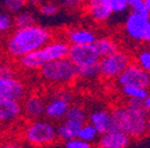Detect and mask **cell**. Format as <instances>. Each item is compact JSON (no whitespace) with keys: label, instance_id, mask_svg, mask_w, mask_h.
<instances>
[{"label":"cell","instance_id":"1","mask_svg":"<svg viewBox=\"0 0 150 148\" xmlns=\"http://www.w3.org/2000/svg\"><path fill=\"white\" fill-rule=\"evenodd\" d=\"M51 39L52 34L48 29L33 24L11 32L5 42V51L8 57L18 59L33 50L42 49Z\"/></svg>","mask_w":150,"mask_h":148},{"label":"cell","instance_id":"2","mask_svg":"<svg viewBox=\"0 0 150 148\" xmlns=\"http://www.w3.org/2000/svg\"><path fill=\"white\" fill-rule=\"evenodd\" d=\"M113 128L126 133L131 139H141L148 132V115L131 108L119 105L112 110Z\"/></svg>","mask_w":150,"mask_h":148},{"label":"cell","instance_id":"3","mask_svg":"<svg viewBox=\"0 0 150 148\" xmlns=\"http://www.w3.org/2000/svg\"><path fill=\"white\" fill-rule=\"evenodd\" d=\"M38 72L43 82L55 87H67L78 78L76 66L69 58L49 61L38 70Z\"/></svg>","mask_w":150,"mask_h":148},{"label":"cell","instance_id":"4","mask_svg":"<svg viewBox=\"0 0 150 148\" xmlns=\"http://www.w3.org/2000/svg\"><path fill=\"white\" fill-rule=\"evenodd\" d=\"M23 136L30 146L35 147L52 146L59 140L57 127L47 117L31 120L24 128Z\"/></svg>","mask_w":150,"mask_h":148},{"label":"cell","instance_id":"5","mask_svg":"<svg viewBox=\"0 0 150 148\" xmlns=\"http://www.w3.org/2000/svg\"><path fill=\"white\" fill-rule=\"evenodd\" d=\"M124 32L131 40L150 45V18L130 12L124 22Z\"/></svg>","mask_w":150,"mask_h":148},{"label":"cell","instance_id":"6","mask_svg":"<svg viewBox=\"0 0 150 148\" xmlns=\"http://www.w3.org/2000/svg\"><path fill=\"white\" fill-rule=\"evenodd\" d=\"M131 63L130 56L124 51H116L108 56L101 57L99 62L100 76L104 80H117L120 73Z\"/></svg>","mask_w":150,"mask_h":148},{"label":"cell","instance_id":"7","mask_svg":"<svg viewBox=\"0 0 150 148\" xmlns=\"http://www.w3.org/2000/svg\"><path fill=\"white\" fill-rule=\"evenodd\" d=\"M68 58L76 68L98 65L101 56L94 44L70 45Z\"/></svg>","mask_w":150,"mask_h":148},{"label":"cell","instance_id":"8","mask_svg":"<svg viewBox=\"0 0 150 148\" xmlns=\"http://www.w3.org/2000/svg\"><path fill=\"white\" fill-rule=\"evenodd\" d=\"M119 87L135 85L150 88V71L144 70L137 63H130L129 66L120 73L117 78Z\"/></svg>","mask_w":150,"mask_h":148},{"label":"cell","instance_id":"9","mask_svg":"<svg viewBox=\"0 0 150 148\" xmlns=\"http://www.w3.org/2000/svg\"><path fill=\"white\" fill-rule=\"evenodd\" d=\"M26 96L25 84L16 77H5L0 75V100L12 98L22 101Z\"/></svg>","mask_w":150,"mask_h":148},{"label":"cell","instance_id":"10","mask_svg":"<svg viewBox=\"0 0 150 148\" xmlns=\"http://www.w3.org/2000/svg\"><path fill=\"white\" fill-rule=\"evenodd\" d=\"M45 105L47 101L38 94L26 95L22 100L23 107V116H25L29 121L42 119L45 115Z\"/></svg>","mask_w":150,"mask_h":148},{"label":"cell","instance_id":"11","mask_svg":"<svg viewBox=\"0 0 150 148\" xmlns=\"http://www.w3.org/2000/svg\"><path fill=\"white\" fill-rule=\"evenodd\" d=\"M130 143L131 138L126 133L116 128H112L111 131L100 135L97 142L98 147L100 148H125L129 147Z\"/></svg>","mask_w":150,"mask_h":148},{"label":"cell","instance_id":"12","mask_svg":"<svg viewBox=\"0 0 150 148\" xmlns=\"http://www.w3.org/2000/svg\"><path fill=\"white\" fill-rule=\"evenodd\" d=\"M23 116L22 102L12 98L0 100V123H13Z\"/></svg>","mask_w":150,"mask_h":148},{"label":"cell","instance_id":"13","mask_svg":"<svg viewBox=\"0 0 150 148\" xmlns=\"http://www.w3.org/2000/svg\"><path fill=\"white\" fill-rule=\"evenodd\" d=\"M70 104L71 103L69 101L54 94L52 97L47 101L44 117H47L48 120H50L52 122H57V121L63 120Z\"/></svg>","mask_w":150,"mask_h":148},{"label":"cell","instance_id":"14","mask_svg":"<svg viewBox=\"0 0 150 148\" xmlns=\"http://www.w3.org/2000/svg\"><path fill=\"white\" fill-rule=\"evenodd\" d=\"M88 122L97 128V131L100 135L105 134L106 132L111 131L113 128L112 110H108L105 108H97L94 110H92L88 115Z\"/></svg>","mask_w":150,"mask_h":148},{"label":"cell","instance_id":"15","mask_svg":"<svg viewBox=\"0 0 150 148\" xmlns=\"http://www.w3.org/2000/svg\"><path fill=\"white\" fill-rule=\"evenodd\" d=\"M17 61H18V65L28 71H38L47 62H49L43 47L33 50L24 54V56L19 57Z\"/></svg>","mask_w":150,"mask_h":148},{"label":"cell","instance_id":"16","mask_svg":"<svg viewBox=\"0 0 150 148\" xmlns=\"http://www.w3.org/2000/svg\"><path fill=\"white\" fill-rule=\"evenodd\" d=\"M98 39L97 34L89 29L74 27L66 32V40L70 45H86L94 44Z\"/></svg>","mask_w":150,"mask_h":148},{"label":"cell","instance_id":"17","mask_svg":"<svg viewBox=\"0 0 150 148\" xmlns=\"http://www.w3.org/2000/svg\"><path fill=\"white\" fill-rule=\"evenodd\" d=\"M86 8L92 20L98 24L106 23L115 14L101 0H86Z\"/></svg>","mask_w":150,"mask_h":148},{"label":"cell","instance_id":"18","mask_svg":"<svg viewBox=\"0 0 150 148\" xmlns=\"http://www.w3.org/2000/svg\"><path fill=\"white\" fill-rule=\"evenodd\" d=\"M48 61H55V59H62L68 58L70 44L64 39H51L47 45L43 46Z\"/></svg>","mask_w":150,"mask_h":148},{"label":"cell","instance_id":"19","mask_svg":"<svg viewBox=\"0 0 150 148\" xmlns=\"http://www.w3.org/2000/svg\"><path fill=\"white\" fill-rule=\"evenodd\" d=\"M87 120H88V115L86 113V110L79 104H70L68 112L63 119V121L67 124H69L74 129H76L78 132L87 122Z\"/></svg>","mask_w":150,"mask_h":148},{"label":"cell","instance_id":"20","mask_svg":"<svg viewBox=\"0 0 150 148\" xmlns=\"http://www.w3.org/2000/svg\"><path fill=\"white\" fill-rule=\"evenodd\" d=\"M94 45L97 46L101 57L108 56V54H112L119 50L118 43L112 38H110V37H100V38H98L96 40Z\"/></svg>","mask_w":150,"mask_h":148},{"label":"cell","instance_id":"21","mask_svg":"<svg viewBox=\"0 0 150 148\" xmlns=\"http://www.w3.org/2000/svg\"><path fill=\"white\" fill-rule=\"evenodd\" d=\"M122 94L126 98H139V100H145V97L150 94L148 88L143 87H135V85H125L120 87Z\"/></svg>","mask_w":150,"mask_h":148},{"label":"cell","instance_id":"22","mask_svg":"<svg viewBox=\"0 0 150 148\" xmlns=\"http://www.w3.org/2000/svg\"><path fill=\"white\" fill-rule=\"evenodd\" d=\"M36 22V18L32 12L30 11H21L14 14L13 17V24L16 29H21V27H26L33 25Z\"/></svg>","mask_w":150,"mask_h":148},{"label":"cell","instance_id":"23","mask_svg":"<svg viewBox=\"0 0 150 148\" xmlns=\"http://www.w3.org/2000/svg\"><path fill=\"white\" fill-rule=\"evenodd\" d=\"M78 136L80 138V139H82V140H85V141H87V142H89V143H94L96 141L98 142V140H99V136H100V134L98 133V131H97V128L93 126L92 123H85L81 128H80V131H79V133H78Z\"/></svg>","mask_w":150,"mask_h":148},{"label":"cell","instance_id":"24","mask_svg":"<svg viewBox=\"0 0 150 148\" xmlns=\"http://www.w3.org/2000/svg\"><path fill=\"white\" fill-rule=\"evenodd\" d=\"M78 80L82 81H93L100 76L99 71V64L92 65V66H83V68H76Z\"/></svg>","mask_w":150,"mask_h":148},{"label":"cell","instance_id":"25","mask_svg":"<svg viewBox=\"0 0 150 148\" xmlns=\"http://www.w3.org/2000/svg\"><path fill=\"white\" fill-rule=\"evenodd\" d=\"M78 131L74 129L73 127H70L69 124H67L64 121L57 126V135H59V140L66 142L73 138H76L78 136Z\"/></svg>","mask_w":150,"mask_h":148},{"label":"cell","instance_id":"26","mask_svg":"<svg viewBox=\"0 0 150 148\" xmlns=\"http://www.w3.org/2000/svg\"><path fill=\"white\" fill-rule=\"evenodd\" d=\"M115 14H123L129 8V0H101Z\"/></svg>","mask_w":150,"mask_h":148},{"label":"cell","instance_id":"27","mask_svg":"<svg viewBox=\"0 0 150 148\" xmlns=\"http://www.w3.org/2000/svg\"><path fill=\"white\" fill-rule=\"evenodd\" d=\"M60 11V5L52 0H47L40 4V13L44 17H52Z\"/></svg>","mask_w":150,"mask_h":148},{"label":"cell","instance_id":"28","mask_svg":"<svg viewBox=\"0 0 150 148\" xmlns=\"http://www.w3.org/2000/svg\"><path fill=\"white\" fill-rule=\"evenodd\" d=\"M28 0H4V7L8 13H18L24 10Z\"/></svg>","mask_w":150,"mask_h":148},{"label":"cell","instance_id":"29","mask_svg":"<svg viewBox=\"0 0 150 148\" xmlns=\"http://www.w3.org/2000/svg\"><path fill=\"white\" fill-rule=\"evenodd\" d=\"M129 8L131 10V12L150 18V12L144 4V0H129Z\"/></svg>","mask_w":150,"mask_h":148},{"label":"cell","instance_id":"30","mask_svg":"<svg viewBox=\"0 0 150 148\" xmlns=\"http://www.w3.org/2000/svg\"><path fill=\"white\" fill-rule=\"evenodd\" d=\"M13 26V18L8 12H0V34L10 32Z\"/></svg>","mask_w":150,"mask_h":148},{"label":"cell","instance_id":"31","mask_svg":"<svg viewBox=\"0 0 150 148\" xmlns=\"http://www.w3.org/2000/svg\"><path fill=\"white\" fill-rule=\"evenodd\" d=\"M136 63L144 70L150 71V50L142 49L136 54Z\"/></svg>","mask_w":150,"mask_h":148},{"label":"cell","instance_id":"32","mask_svg":"<svg viewBox=\"0 0 150 148\" xmlns=\"http://www.w3.org/2000/svg\"><path fill=\"white\" fill-rule=\"evenodd\" d=\"M92 146H93L92 143L80 139L79 136L73 138V139H70V140L64 142V147L66 148H91Z\"/></svg>","mask_w":150,"mask_h":148},{"label":"cell","instance_id":"33","mask_svg":"<svg viewBox=\"0 0 150 148\" xmlns=\"http://www.w3.org/2000/svg\"><path fill=\"white\" fill-rule=\"evenodd\" d=\"M85 3L86 0H59V4L69 11H75L81 8Z\"/></svg>","mask_w":150,"mask_h":148},{"label":"cell","instance_id":"34","mask_svg":"<svg viewBox=\"0 0 150 148\" xmlns=\"http://www.w3.org/2000/svg\"><path fill=\"white\" fill-rule=\"evenodd\" d=\"M0 75L5 77H16V70L8 63H0Z\"/></svg>","mask_w":150,"mask_h":148},{"label":"cell","instance_id":"35","mask_svg":"<svg viewBox=\"0 0 150 148\" xmlns=\"http://www.w3.org/2000/svg\"><path fill=\"white\" fill-rule=\"evenodd\" d=\"M144 103H145V107H146V109L150 112V94L145 97V100H144Z\"/></svg>","mask_w":150,"mask_h":148},{"label":"cell","instance_id":"36","mask_svg":"<svg viewBox=\"0 0 150 148\" xmlns=\"http://www.w3.org/2000/svg\"><path fill=\"white\" fill-rule=\"evenodd\" d=\"M28 1L30 4H32V5H40L42 3V0H28Z\"/></svg>","mask_w":150,"mask_h":148},{"label":"cell","instance_id":"37","mask_svg":"<svg viewBox=\"0 0 150 148\" xmlns=\"http://www.w3.org/2000/svg\"><path fill=\"white\" fill-rule=\"evenodd\" d=\"M144 4H145V6H146L148 11L150 12V0H144Z\"/></svg>","mask_w":150,"mask_h":148},{"label":"cell","instance_id":"38","mask_svg":"<svg viewBox=\"0 0 150 148\" xmlns=\"http://www.w3.org/2000/svg\"><path fill=\"white\" fill-rule=\"evenodd\" d=\"M148 132L150 133V117H148Z\"/></svg>","mask_w":150,"mask_h":148},{"label":"cell","instance_id":"39","mask_svg":"<svg viewBox=\"0 0 150 148\" xmlns=\"http://www.w3.org/2000/svg\"><path fill=\"white\" fill-rule=\"evenodd\" d=\"M0 63H1V57H0Z\"/></svg>","mask_w":150,"mask_h":148}]
</instances>
